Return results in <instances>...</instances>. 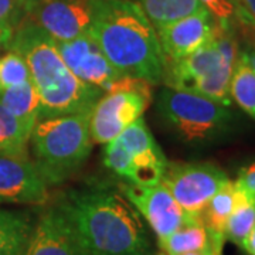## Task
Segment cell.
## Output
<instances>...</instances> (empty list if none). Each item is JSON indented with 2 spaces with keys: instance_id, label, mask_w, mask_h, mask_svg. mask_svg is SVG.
<instances>
[{
  "instance_id": "6da1fadb",
  "label": "cell",
  "mask_w": 255,
  "mask_h": 255,
  "mask_svg": "<svg viewBox=\"0 0 255 255\" xmlns=\"http://www.w3.org/2000/svg\"><path fill=\"white\" fill-rule=\"evenodd\" d=\"M84 255H149L152 241L136 209L119 191L92 183L65 191L55 203Z\"/></svg>"
},
{
  "instance_id": "7a4b0ae2",
  "label": "cell",
  "mask_w": 255,
  "mask_h": 255,
  "mask_svg": "<svg viewBox=\"0 0 255 255\" xmlns=\"http://www.w3.org/2000/svg\"><path fill=\"white\" fill-rule=\"evenodd\" d=\"M90 37L122 75L147 84L164 77L163 51L152 21L130 0H90Z\"/></svg>"
},
{
  "instance_id": "3957f363",
  "label": "cell",
  "mask_w": 255,
  "mask_h": 255,
  "mask_svg": "<svg viewBox=\"0 0 255 255\" xmlns=\"http://www.w3.org/2000/svg\"><path fill=\"white\" fill-rule=\"evenodd\" d=\"M9 51L27 63L40 100V119L91 112L105 92L78 80L64 63L57 41L27 17L11 38Z\"/></svg>"
},
{
  "instance_id": "277c9868",
  "label": "cell",
  "mask_w": 255,
  "mask_h": 255,
  "mask_svg": "<svg viewBox=\"0 0 255 255\" xmlns=\"http://www.w3.org/2000/svg\"><path fill=\"white\" fill-rule=\"evenodd\" d=\"M91 112L37 121L30 135L33 163L48 186L65 182L91 153Z\"/></svg>"
},
{
  "instance_id": "5b68a950",
  "label": "cell",
  "mask_w": 255,
  "mask_h": 255,
  "mask_svg": "<svg viewBox=\"0 0 255 255\" xmlns=\"http://www.w3.org/2000/svg\"><path fill=\"white\" fill-rule=\"evenodd\" d=\"M156 108L164 125L187 145L217 142L233 129L230 107L196 92L166 87L157 97Z\"/></svg>"
},
{
  "instance_id": "8992f818",
  "label": "cell",
  "mask_w": 255,
  "mask_h": 255,
  "mask_svg": "<svg viewBox=\"0 0 255 255\" xmlns=\"http://www.w3.org/2000/svg\"><path fill=\"white\" fill-rule=\"evenodd\" d=\"M230 180L213 163H169L162 183L186 214L199 217L211 197Z\"/></svg>"
},
{
  "instance_id": "52a82bcc",
  "label": "cell",
  "mask_w": 255,
  "mask_h": 255,
  "mask_svg": "<svg viewBox=\"0 0 255 255\" xmlns=\"http://www.w3.org/2000/svg\"><path fill=\"white\" fill-rule=\"evenodd\" d=\"M118 189L136 209L137 213L147 221L157 240L170 236L191 219H194L183 211L172 193L162 182L153 186L121 183Z\"/></svg>"
},
{
  "instance_id": "ba28073f",
  "label": "cell",
  "mask_w": 255,
  "mask_h": 255,
  "mask_svg": "<svg viewBox=\"0 0 255 255\" xmlns=\"http://www.w3.org/2000/svg\"><path fill=\"white\" fill-rule=\"evenodd\" d=\"M150 97L136 91L110 92L100 98L91 111L90 136L92 142L107 145L130 124L142 118Z\"/></svg>"
},
{
  "instance_id": "9c48e42d",
  "label": "cell",
  "mask_w": 255,
  "mask_h": 255,
  "mask_svg": "<svg viewBox=\"0 0 255 255\" xmlns=\"http://www.w3.org/2000/svg\"><path fill=\"white\" fill-rule=\"evenodd\" d=\"M27 18L55 41H71L90 36V0H31Z\"/></svg>"
},
{
  "instance_id": "30bf717a",
  "label": "cell",
  "mask_w": 255,
  "mask_h": 255,
  "mask_svg": "<svg viewBox=\"0 0 255 255\" xmlns=\"http://www.w3.org/2000/svg\"><path fill=\"white\" fill-rule=\"evenodd\" d=\"M153 27L167 64L182 60L211 41L219 31L220 20L204 9Z\"/></svg>"
},
{
  "instance_id": "8fae6325",
  "label": "cell",
  "mask_w": 255,
  "mask_h": 255,
  "mask_svg": "<svg viewBox=\"0 0 255 255\" xmlns=\"http://www.w3.org/2000/svg\"><path fill=\"white\" fill-rule=\"evenodd\" d=\"M48 200V184L28 156L0 152V201L41 206Z\"/></svg>"
},
{
  "instance_id": "7c38bea8",
  "label": "cell",
  "mask_w": 255,
  "mask_h": 255,
  "mask_svg": "<svg viewBox=\"0 0 255 255\" xmlns=\"http://www.w3.org/2000/svg\"><path fill=\"white\" fill-rule=\"evenodd\" d=\"M58 51L71 73L82 82L97 87L104 92L110 90L119 74L90 36L71 41H57Z\"/></svg>"
},
{
  "instance_id": "4fadbf2b",
  "label": "cell",
  "mask_w": 255,
  "mask_h": 255,
  "mask_svg": "<svg viewBox=\"0 0 255 255\" xmlns=\"http://www.w3.org/2000/svg\"><path fill=\"white\" fill-rule=\"evenodd\" d=\"M23 255H84L70 221L57 204L40 214Z\"/></svg>"
},
{
  "instance_id": "5bb4252c",
  "label": "cell",
  "mask_w": 255,
  "mask_h": 255,
  "mask_svg": "<svg viewBox=\"0 0 255 255\" xmlns=\"http://www.w3.org/2000/svg\"><path fill=\"white\" fill-rule=\"evenodd\" d=\"M223 63V54L216 37L190 55L179 61L167 63L164 67V80L169 88L190 91L200 78L216 71Z\"/></svg>"
},
{
  "instance_id": "9a60e30c",
  "label": "cell",
  "mask_w": 255,
  "mask_h": 255,
  "mask_svg": "<svg viewBox=\"0 0 255 255\" xmlns=\"http://www.w3.org/2000/svg\"><path fill=\"white\" fill-rule=\"evenodd\" d=\"M224 241L226 238L210 233L201 224L200 219L194 217L170 236L157 240V244L166 255H183L196 251H216L223 254Z\"/></svg>"
},
{
  "instance_id": "2e32d148",
  "label": "cell",
  "mask_w": 255,
  "mask_h": 255,
  "mask_svg": "<svg viewBox=\"0 0 255 255\" xmlns=\"http://www.w3.org/2000/svg\"><path fill=\"white\" fill-rule=\"evenodd\" d=\"M33 226L27 213L0 209V255H23Z\"/></svg>"
},
{
  "instance_id": "e0dca14e",
  "label": "cell",
  "mask_w": 255,
  "mask_h": 255,
  "mask_svg": "<svg viewBox=\"0 0 255 255\" xmlns=\"http://www.w3.org/2000/svg\"><path fill=\"white\" fill-rule=\"evenodd\" d=\"M0 102L31 132L40 112V100L33 81L18 84L0 91Z\"/></svg>"
},
{
  "instance_id": "ac0fdd59",
  "label": "cell",
  "mask_w": 255,
  "mask_h": 255,
  "mask_svg": "<svg viewBox=\"0 0 255 255\" xmlns=\"http://www.w3.org/2000/svg\"><path fill=\"white\" fill-rule=\"evenodd\" d=\"M237 200L226 224V240L243 247L255 226V191L236 182Z\"/></svg>"
},
{
  "instance_id": "d6986e66",
  "label": "cell",
  "mask_w": 255,
  "mask_h": 255,
  "mask_svg": "<svg viewBox=\"0 0 255 255\" xmlns=\"http://www.w3.org/2000/svg\"><path fill=\"white\" fill-rule=\"evenodd\" d=\"M236 200H237L236 182L228 180L211 197V200L206 204V207L201 210V213L199 214L201 224L207 228L210 233L226 238V236H224L226 224H227L230 214L234 210Z\"/></svg>"
},
{
  "instance_id": "ffe728a7",
  "label": "cell",
  "mask_w": 255,
  "mask_h": 255,
  "mask_svg": "<svg viewBox=\"0 0 255 255\" xmlns=\"http://www.w3.org/2000/svg\"><path fill=\"white\" fill-rule=\"evenodd\" d=\"M230 97L255 119V73L246 51H238L230 81Z\"/></svg>"
},
{
  "instance_id": "44dd1931",
  "label": "cell",
  "mask_w": 255,
  "mask_h": 255,
  "mask_svg": "<svg viewBox=\"0 0 255 255\" xmlns=\"http://www.w3.org/2000/svg\"><path fill=\"white\" fill-rule=\"evenodd\" d=\"M143 10L153 26L166 24L204 10L200 0H130Z\"/></svg>"
},
{
  "instance_id": "7402d4cb",
  "label": "cell",
  "mask_w": 255,
  "mask_h": 255,
  "mask_svg": "<svg viewBox=\"0 0 255 255\" xmlns=\"http://www.w3.org/2000/svg\"><path fill=\"white\" fill-rule=\"evenodd\" d=\"M31 132L0 102V152L28 156Z\"/></svg>"
},
{
  "instance_id": "603a6c76",
  "label": "cell",
  "mask_w": 255,
  "mask_h": 255,
  "mask_svg": "<svg viewBox=\"0 0 255 255\" xmlns=\"http://www.w3.org/2000/svg\"><path fill=\"white\" fill-rule=\"evenodd\" d=\"M28 0H0V47L9 50L14 31L27 17Z\"/></svg>"
},
{
  "instance_id": "cb8c5ba5",
  "label": "cell",
  "mask_w": 255,
  "mask_h": 255,
  "mask_svg": "<svg viewBox=\"0 0 255 255\" xmlns=\"http://www.w3.org/2000/svg\"><path fill=\"white\" fill-rule=\"evenodd\" d=\"M31 80L24 58L14 51L0 57V91Z\"/></svg>"
},
{
  "instance_id": "d4e9b609",
  "label": "cell",
  "mask_w": 255,
  "mask_h": 255,
  "mask_svg": "<svg viewBox=\"0 0 255 255\" xmlns=\"http://www.w3.org/2000/svg\"><path fill=\"white\" fill-rule=\"evenodd\" d=\"M204 7L221 21H230L236 16V3L233 0H200Z\"/></svg>"
},
{
  "instance_id": "484cf974",
  "label": "cell",
  "mask_w": 255,
  "mask_h": 255,
  "mask_svg": "<svg viewBox=\"0 0 255 255\" xmlns=\"http://www.w3.org/2000/svg\"><path fill=\"white\" fill-rule=\"evenodd\" d=\"M236 14L241 21L255 24V0H238L236 3Z\"/></svg>"
},
{
  "instance_id": "4316f807",
  "label": "cell",
  "mask_w": 255,
  "mask_h": 255,
  "mask_svg": "<svg viewBox=\"0 0 255 255\" xmlns=\"http://www.w3.org/2000/svg\"><path fill=\"white\" fill-rule=\"evenodd\" d=\"M236 182L250 190L255 191V162L248 166H244L238 172V179Z\"/></svg>"
},
{
  "instance_id": "83f0119b",
  "label": "cell",
  "mask_w": 255,
  "mask_h": 255,
  "mask_svg": "<svg viewBox=\"0 0 255 255\" xmlns=\"http://www.w3.org/2000/svg\"><path fill=\"white\" fill-rule=\"evenodd\" d=\"M243 24L250 30V34H248V37L251 38V40H250V41H251V46H250L248 50H246V53L247 55H248V58H250V63H251V65H253V70H254V73H255V24L246 23V21H243Z\"/></svg>"
},
{
  "instance_id": "f1b7e54d",
  "label": "cell",
  "mask_w": 255,
  "mask_h": 255,
  "mask_svg": "<svg viewBox=\"0 0 255 255\" xmlns=\"http://www.w3.org/2000/svg\"><path fill=\"white\" fill-rule=\"evenodd\" d=\"M241 248L246 251L247 254L255 255V226H254V228L251 230L250 236L247 237L246 243L243 244V247H241Z\"/></svg>"
},
{
  "instance_id": "f546056e",
  "label": "cell",
  "mask_w": 255,
  "mask_h": 255,
  "mask_svg": "<svg viewBox=\"0 0 255 255\" xmlns=\"http://www.w3.org/2000/svg\"><path fill=\"white\" fill-rule=\"evenodd\" d=\"M149 255H166V254H163V253H159V254H149Z\"/></svg>"
},
{
  "instance_id": "4dcf8cb0",
  "label": "cell",
  "mask_w": 255,
  "mask_h": 255,
  "mask_svg": "<svg viewBox=\"0 0 255 255\" xmlns=\"http://www.w3.org/2000/svg\"><path fill=\"white\" fill-rule=\"evenodd\" d=\"M233 1H234V3H237V1H238V0H233Z\"/></svg>"
},
{
  "instance_id": "1f68e13d",
  "label": "cell",
  "mask_w": 255,
  "mask_h": 255,
  "mask_svg": "<svg viewBox=\"0 0 255 255\" xmlns=\"http://www.w3.org/2000/svg\"><path fill=\"white\" fill-rule=\"evenodd\" d=\"M28 1H31V0H28Z\"/></svg>"
},
{
  "instance_id": "d6a6232c",
  "label": "cell",
  "mask_w": 255,
  "mask_h": 255,
  "mask_svg": "<svg viewBox=\"0 0 255 255\" xmlns=\"http://www.w3.org/2000/svg\"><path fill=\"white\" fill-rule=\"evenodd\" d=\"M0 48H1V47H0Z\"/></svg>"
}]
</instances>
